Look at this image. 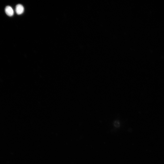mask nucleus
Returning <instances> with one entry per match:
<instances>
[{
  "instance_id": "nucleus-1",
  "label": "nucleus",
  "mask_w": 164,
  "mask_h": 164,
  "mask_svg": "<svg viewBox=\"0 0 164 164\" xmlns=\"http://www.w3.org/2000/svg\"><path fill=\"white\" fill-rule=\"evenodd\" d=\"M24 8L22 5L19 4L16 6V11L18 15L22 14L24 13Z\"/></svg>"
},
{
  "instance_id": "nucleus-2",
  "label": "nucleus",
  "mask_w": 164,
  "mask_h": 164,
  "mask_svg": "<svg viewBox=\"0 0 164 164\" xmlns=\"http://www.w3.org/2000/svg\"><path fill=\"white\" fill-rule=\"evenodd\" d=\"M5 12L6 14L9 17H12L14 15V11L13 8L10 6H8L5 8Z\"/></svg>"
}]
</instances>
